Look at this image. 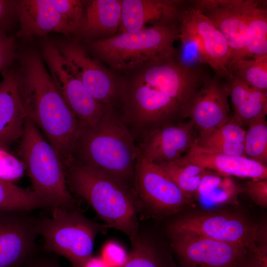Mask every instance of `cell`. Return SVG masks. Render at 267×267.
Segmentation results:
<instances>
[{"mask_svg": "<svg viewBox=\"0 0 267 267\" xmlns=\"http://www.w3.org/2000/svg\"><path fill=\"white\" fill-rule=\"evenodd\" d=\"M102 255L101 258L110 267H121L128 256L124 247L116 241L106 242L102 248Z\"/></svg>", "mask_w": 267, "mask_h": 267, "instance_id": "d590c367", "label": "cell"}, {"mask_svg": "<svg viewBox=\"0 0 267 267\" xmlns=\"http://www.w3.org/2000/svg\"><path fill=\"white\" fill-rule=\"evenodd\" d=\"M194 128L188 120L153 130L137 144L138 156L154 164L180 158L194 143Z\"/></svg>", "mask_w": 267, "mask_h": 267, "instance_id": "e0dca14e", "label": "cell"}, {"mask_svg": "<svg viewBox=\"0 0 267 267\" xmlns=\"http://www.w3.org/2000/svg\"><path fill=\"white\" fill-rule=\"evenodd\" d=\"M20 140L18 153L30 178L33 191L50 209L76 208V202L68 187L59 156L27 118Z\"/></svg>", "mask_w": 267, "mask_h": 267, "instance_id": "277c9868", "label": "cell"}, {"mask_svg": "<svg viewBox=\"0 0 267 267\" xmlns=\"http://www.w3.org/2000/svg\"><path fill=\"white\" fill-rule=\"evenodd\" d=\"M217 77L206 78L182 108L181 118H189L199 132L218 127L230 117L229 86Z\"/></svg>", "mask_w": 267, "mask_h": 267, "instance_id": "9a60e30c", "label": "cell"}, {"mask_svg": "<svg viewBox=\"0 0 267 267\" xmlns=\"http://www.w3.org/2000/svg\"><path fill=\"white\" fill-rule=\"evenodd\" d=\"M244 145V154L260 163L267 164V122L266 117L252 121L247 126Z\"/></svg>", "mask_w": 267, "mask_h": 267, "instance_id": "f546056e", "label": "cell"}, {"mask_svg": "<svg viewBox=\"0 0 267 267\" xmlns=\"http://www.w3.org/2000/svg\"><path fill=\"white\" fill-rule=\"evenodd\" d=\"M179 30L195 36L202 51L203 62L210 66L216 76L226 78L231 52L222 33L198 9L191 5L183 10Z\"/></svg>", "mask_w": 267, "mask_h": 267, "instance_id": "2e32d148", "label": "cell"}, {"mask_svg": "<svg viewBox=\"0 0 267 267\" xmlns=\"http://www.w3.org/2000/svg\"><path fill=\"white\" fill-rule=\"evenodd\" d=\"M51 210V217L39 219L38 222L44 250L64 257L72 267H84L93 256L97 235L108 227L92 221L76 208Z\"/></svg>", "mask_w": 267, "mask_h": 267, "instance_id": "8992f818", "label": "cell"}, {"mask_svg": "<svg viewBox=\"0 0 267 267\" xmlns=\"http://www.w3.org/2000/svg\"><path fill=\"white\" fill-rule=\"evenodd\" d=\"M241 190L231 177L207 170L196 197L208 203L226 204L235 200Z\"/></svg>", "mask_w": 267, "mask_h": 267, "instance_id": "484cf974", "label": "cell"}, {"mask_svg": "<svg viewBox=\"0 0 267 267\" xmlns=\"http://www.w3.org/2000/svg\"><path fill=\"white\" fill-rule=\"evenodd\" d=\"M15 2L11 0H0V29L3 27L7 19L10 16Z\"/></svg>", "mask_w": 267, "mask_h": 267, "instance_id": "ab89813d", "label": "cell"}, {"mask_svg": "<svg viewBox=\"0 0 267 267\" xmlns=\"http://www.w3.org/2000/svg\"><path fill=\"white\" fill-rule=\"evenodd\" d=\"M137 144L114 107H107L93 125L84 127L71 161L115 178L134 189Z\"/></svg>", "mask_w": 267, "mask_h": 267, "instance_id": "7a4b0ae2", "label": "cell"}, {"mask_svg": "<svg viewBox=\"0 0 267 267\" xmlns=\"http://www.w3.org/2000/svg\"><path fill=\"white\" fill-rule=\"evenodd\" d=\"M42 55L55 86L72 113L84 127L95 124L107 106L90 94L56 45L46 43Z\"/></svg>", "mask_w": 267, "mask_h": 267, "instance_id": "ba28073f", "label": "cell"}, {"mask_svg": "<svg viewBox=\"0 0 267 267\" xmlns=\"http://www.w3.org/2000/svg\"><path fill=\"white\" fill-rule=\"evenodd\" d=\"M151 84L183 107L206 78L199 69L184 66L176 54L156 58L138 66Z\"/></svg>", "mask_w": 267, "mask_h": 267, "instance_id": "4fadbf2b", "label": "cell"}, {"mask_svg": "<svg viewBox=\"0 0 267 267\" xmlns=\"http://www.w3.org/2000/svg\"><path fill=\"white\" fill-rule=\"evenodd\" d=\"M240 267H267V225L259 223L255 242L245 256Z\"/></svg>", "mask_w": 267, "mask_h": 267, "instance_id": "4dcf8cb0", "label": "cell"}, {"mask_svg": "<svg viewBox=\"0 0 267 267\" xmlns=\"http://www.w3.org/2000/svg\"><path fill=\"white\" fill-rule=\"evenodd\" d=\"M229 72L254 89L267 91V54L238 60Z\"/></svg>", "mask_w": 267, "mask_h": 267, "instance_id": "f1b7e54d", "label": "cell"}, {"mask_svg": "<svg viewBox=\"0 0 267 267\" xmlns=\"http://www.w3.org/2000/svg\"><path fill=\"white\" fill-rule=\"evenodd\" d=\"M122 0L86 1L83 21L79 32L97 39L115 36L121 21Z\"/></svg>", "mask_w": 267, "mask_h": 267, "instance_id": "7402d4cb", "label": "cell"}, {"mask_svg": "<svg viewBox=\"0 0 267 267\" xmlns=\"http://www.w3.org/2000/svg\"><path fill=\"white\" fill-rule=\"evenodd\" d=\"M0 82V149L7 150L23 134L26 113L17 86L16 71L9 67Z\"/></svg>", "mask_w": 267, "mask_h": 267, "instance_id": "d6986e66", "label": "cell"}, {"mask_svg": "<svg viewBox=\"0 0 267 267\" xmlns=\"http://www.w3.org/2000/svg\"><path fill=\"white\" fill-rule=\"evenodd\" d=\"M178 38L181 43V57L179 61L185 66L199 69L198 65L204 63L199 43L193 35L179 30Z\"/></svg>", "mask_w": 267, "mask_h": 267, "instance_id": "d6a6232c", "label": "cell"}, {"mask_svg": "<svg viewBox=\"0 0 267 267\" xmlns=\"http://www.w3.org/2000/svg\"><path fill=\"white\" fill-rule=\"evenodd\" d=\"M243 191L257 205L267 207V179H255L248 182Z\"/></svg>", "mask_w": 267, "mask_h": 267, "instance_id": "74e56055", "label": "cell"}, {"mask_svg": "<svg viewBox=\"0 0 267 267\" xmlns=\"http://www.w3.org/2000/svg\"><path fill=\"white\" fill-rule=\"evenodd\" d=\"M179 26H155L134 33H122L87 42L92 53L111 68L125 72L147 61L177 54L175 41Z\"/></svg>", "mask_w": 267, "mask_h": 267, "instance_id": "5b68a950", "label": "cell"}, {"mask_svg": "<svg viewBox=\"0 0 267 267\" xmlns=\"http://www.w3.org/2000/svg\"><path fill=\"white\" fill-rule=\"evenodd\" d=\"M84 267H110L102 258L92 256Z\"/></svg>", "mask_w": 267, "mask_h": 267, "instance_id": "60d3db41", "label": "cell"}, {"mask_svg": "<svg viewBox=\"0 0 267 267\" xmlns=\"http://www.w3.org/2000/svg\"><path fill=\"white\" fill-rule=\"evenodd\" d=\"M132 248L120 267H172L153 238L146 233H138L131 242Z\"/></svg>", "mask_w": 267, "mask_h": 267, "instance_id": "4316f807", "label": "cell"}, {"mask_svg": "<svg viewBox=\"0 0 267 267\" xmlns=\"http://www.w3.org/2000/svg\"><path fill=\"white\" fill-rule=\"evenodd\" d=\"M246 131L233 121L228 120L220 126L212 130L199 132V135L224 141L243 143Z\"/></svg>", "mask_w": 267, "mask_h": 267, "instance_id": "836d02e7", "label": "cell"}, {"mask_svg": "<svg viewBox=\"0 0 267 267\" xmlns=\"http://www.w3.org/2000/svg\"><path fill=\"white\" fill-rule=\"evenodd\" d=\"M48 208L33 191L0 178V211H28Z\"/></svg>", "mask_w": 267, "mask_h": 267, "instance_id": "83f0119b", "label": "cell"}, {"mask_svg": "<svg viewBox=\"0 0 267 267\" xmlns=\"http://www.w3.org/2000/svg\"><path fill=\"white\" fill-rule=\"evenodd\" d=\"M204 169L229 177L267 179V166L245 155H232L215 152L195 143L183 156Z\"/></svg>", "mask_w": 267, "mask_h": 267, "instance_id": "ffe728a7", "label": "cell"}, {"mask_svg": "<svg viewBox=\"0 0 267 267\" xmlns=\"http://www.w3.org/2000/svg\"><path fill=\"white\" fill-rule=\"evenodd\" d=\"M259 223L243 215L230 211L198 212L182 216L169 225V234H189L205 237L244 247L254 245Z\"/></svg>", "mask_w": 267, "mask_h": 267, "instance_id": "52a82bcc", "label": "cell"}, {"mask_svg": "<svg viewBox=\"0 0 267 267\" xmlns=\"http://www.w3.org/2000/svg\"><path fill=\"white\" fill-rule=\"evenodd\" d=\"M185 2L178 0H122L120 33H134L179 20Z\"/></svg>", "mask_w": 267, "mask_h": 267, "instance_id": "ac0fdd59", "label": "cell"}, {"mask_svg": "<svg viewBox=\"0 0 267 267\" xmlns=\"http://www.w3.org/2000/svg\"><path fill=\"white\" fill-rule=\"evenodd\" d=\"M51 1L74 32H79L83 21L86 1L51 0Z\"/></svg>", "mask_w": 267, "mask_h": 267, "instance_id": "1f68e13d", "label": "cell"}, {"mask_svg": "<svg viewBox=\"0 0 267 267\" xmlns=\"http://www.w3.org/2000/svg\"><path fill=\"white\" fill-rule=\"evenodd\" d=\"M21 161L8 153L0 149V178L11 181L19 178L24 170Z\"/></svg>", "mask_w": 267, "mask_h": 267, "instance_id": "e575fe53", "label": "cell"}, {"mask_svg": "<svg viewBox=\"0 0 267 267\" xmlns=\"http://www.w3.org/2000/svg\"><path fill=\"white\" fill-rule=\"evenodd\" d=\"M15 57V38L0 29V72L10 67Z\"/></svg>", "mask_w": 267, "mask_h": 267, "instance_id": "8d00e7d4", "label": "cell"}, {"mask_svg": "<svg viewBox=\"0 0 267 267\" xmlns=\"http://www.w3.org/2000/svg\"><path fill=\"white\" fill-rule=\"evenodd\" d=\"M233 108L231 119L241 127L267 114V91L254 89L232 74L227 77Z\"/></svg>", "mask_w": 267, "mask_h": 267, "instance_id": "603a6c76", "label": "cell"}, {"mask_svg": "<svg viewBox=\"0 0 267 267\" xmlns=\"http://www.w3.org/2000/svg\"><path fill=\"white\" fill-rule=\"evenodd\" d=\"M36 253L22 267H62L56 258Z\"/></svg>", "mask_w": 267, "mask_h": 267, "instance_id": "f35d334b", "label": "cell"}, {"mask_svg": "<svg viewBox=\"0 0 267 267\" xmlns=\"http://www.w3.org/2000/svg\"><path fill=\"white\" fill-rule=\"evenodd\" d=\"M57 47L90 94L107 107H116L120 93L119 77L91 57L76 42L62 43Z\"/></svg>", "mask_w": 267, "mask_h": 267, "instance_id": "7c38bea8", "label": "cell"}, {"mask_svg": "<svg viewBox=\"0 0 267 267\" xmlns=\"http://www.w3.org/2000/svg\"><path fill=\"white\" fill-rule=\"evenodd\" d=\"M64 168L69 190L88 202L108 228L124 233L132 242L139 230L140 203L134 190L72 161Z\"/></svg>", "mask_w": 267, "mask_h": 267, "instance_id": "3957f363", "label": "cell"}, {"mask_svg": "<svg viewBox=\"0 0 267 267\" xmlns=\"http://www.w3.org/2000/svg\"><path fill=\"white\" fill-rule=\"evenodd\" d=\"M156 164L191 199L196 197L202 179L207 171L183 156Z\"/></svg>", "mask_w": 267, "mask_h": 267, "instance_id": "d4e9b609", "label": "cell"}, {"mask_svg": "<svg viewBox=\"0 0 267 267\" xmlns=\"http://www.w3.org/2000/svg\"><path fill=\"white\" fill-rule=\"evenodd\" d=\"M261 2L243 0L248 38L243 59L267 54V10Z\"/></svg>", "mask_w": 267, "mask_h": 267, "instance_id": "cb8c5ba5", "label": "cell"}, {"mask_svg": "<svg viewBox=\"0 0 267 267\" xmlns=\"http://www.w3.org/2000/svg\"><path fill=\"white\" fill-rule=\"evenodd\" d=\"M134 187L140 204L157 216L175 214L191 201L157 164L138 156Z\"/></svg>", "mask_w": 267, "mask_h": 267, "instance_id": "9c48e42d", "label": "cell"}, {"mask_svg": "<svg viewBox=\"0 0 267 267\" xmlns=\"http://www.w3.org/2000/svg\"><path fill=\"white\" fill-rule=\"evenodd\" d=\"M20 27L16 35L27 39L50 32L69 35L73 30L62 17L51 0H22L15 3Z\"/></svg>", "mask_w": 267, "mask_h": 267, "instance_id": "44dd1931", "label": "cell"}, {"mask_svg": "<svg viewBox=\"0 0 267 267\" xmlns=\"http://www.w3.org/2000/svg\"><path fill=\"white\" fill-rule=\"evenodd\" d=\"M39 220L30 211H0V267H22L36 254Z\"/></svg>", "mask_w": 267, "mask_h": 267, "instance_id": "8fae6325", "label": "cell"}, {"mask_svg": "<svg viewBox=\"0 0 267 267\" xmlns=\"http://www.w3.org/2000/svg\"><path fill=\"white\" fill-rule=\"evenodd\" d=\"M16 76L26 118L41 129L64 167L83 125L71 111L34 50L21 55Z\"/></svg>", "mask_w": 267, "mask_h": 267, "instance_id": "6da1fadb", "label": "cell"}, {"mask_svg": "<svg viewBox=\"0 0 267 267\" xmlns=\"http://www.w3.org/2000/svg\"><path fill=\"white\" fill-rule=\"evenodd\" d=\"M169 235L182 267H240L248 250L201 236Z\"/></svg>", "mask_w": 267, "mask_h": 267, "instance_id": "30bf717a", "label": "cell"}, {"mask_svg": "<svg viewBox=\"0 0 267 267\" xmlns=\"http://www.w3.org/2000/svg\"><path fill=\"white\" fill-rule=\"evenodd\" d=\"M191 5L224 36L231 52L230 67L244 58L248 38L243 0H196Z\"/></svg>", "mask_w": 267, "mask_h": 267, "instance_id": "5bb4252c", "label": "cell"}]
</instances>
